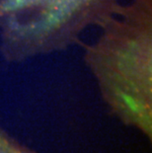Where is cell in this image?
I'll return each mask as SVG.
<instances>
[{
    "label": "cell",
    "mask_w": 152,
    "mask_h": 153,
    "mask_svg": "<svg viewBox=\"0 0 152 153\" xmlns=\"http://www.w3.org/2000/svg\"><path fill=\"white\" fill-rule=\"evenodd\" d=\"M42 1L44 3V9H48V4L50 3V0H1V3H0V7L3 11H4L5 14H7L6 16L9 17L12 13L15 14L14 16L17 15L18 11H22L24 9L27 8V6H29L28 8H32V6H34L35 4L38 6V8H41L40 6L42 4ZM72 1V0H71ZM68 0H61V4H62V10H63V15H64V7H63V3H67ZM51 3L53 4V22L56 19H59V11H57V1L56 0H51ZM73 3V2H72ZM70 8V6H69ZM71 11V9H70ZM13 16V17H14ZM64 19H65V16H64Z\"/></svg>",
    "instance_id": "6da1fadb"
},
{
    "label": "cell",
    "mask_w": 152,
    "mask_h": 153,
    "mask_svg": "<svg viewBox=\"0 0 152 153\" xmlns=\"http://www.w3.org/2000/svg\"><path fill=\"white\" fill-rule=\"evenodd\" d=\"M0 153H5V152H0ZM8 153V152H7Z\"/></svg>",
    "instance_id": "7a4b0ae2"
}]
</instances>
